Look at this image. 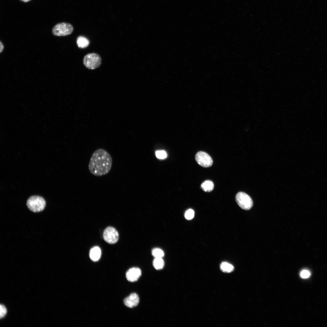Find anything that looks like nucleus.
Instances as JSON below:
<instances>
[{
    "label": "nucleus",
    "instance_id": "nucleus-1",
    "mask_svg": "<svg viewBox=\"0 0 327 327\" xmlns=\"http://www.w3.org/2000/svg\"><path fill=\"white\" fill-rule=\"evenodd\" d=\"M112 158L105 150L100 148L92 154L88 164V167L93 175L100 177L107 174L111 168Z\"/></svg>",
    "mask_w": 327,
    "mask_h": 327
},
{
    "label": "nucleus",
    "instance_id": "nucleus-2",
    "mask_svg": "<svg viewBox=\"0 0 327 327\" xmlns=\"http://www.w3.org/2000/svg\"><path fill=\"white\" fill-rule=\"evenodd\" d=\"M101 57L98 54L91 53L86 54L83 62L84 66L90 70H94L99 67L101 64Z\"/></svg>",
    "mask_w": 327,
    "mask_h": 327
},
{
    "label": "nucleus",
    "instance_id": "nucleus-3",
    "mask_svg": "<svg viewBox=\"0 0 327 327\" xmlns=\"http://www.w3.org/2000/svg\"><path fill=\"white\" fill-rule=\"evenodd\" d=\"M26 204L31 211L34 212H38L44 209L46 206V202L42 197L38 196H34L30 197L28 200Z\"/></svg>",
    "mask_w": 327,
    "mask_h": 327
},
{
    "label": "nucleus",
    "instance_id": "nucleus-4",
    "mask_svg": "<svg viewBox=\"0 0 327 327\" xmlns=\"http://www.w3.org/2000/svg\"><path fill=\"white\" fill-rule=\"evenodd\" d=\"M74 28L71 24L61 22L55 25L52 29L53 34L58 36H64L69 35L73 32Z\"/></svg>",
    "mask_w": 327,
    "mask_h": 327
},
{
    "label": "nucleus",
    "instance_id": "nucleus-5",
    "mask_svg": "<svg viewBox=\"0 0 327 327\" xmlns=\"http://www.w3.org/2000/svg\"><path fill=\"white\" fill-rule=\"evenodd\" d=\"M235 199L239 206L243 210H249L253 206V202L251 198L244 192H240L237 193Z\"/></svg>",
    "mask_w": 327,
    "mask_h": 327
},
{
    "label": "nucleus",
    "instance_id": "nucleus-6",
    "mask_svg": "<svg viewBox=\"0 0 327 327\" xmlns=\"http://www.w3.org/2000/svg\"><path fill=\"white\" fill-rule=\"evenodd\" d=\"M195 158L197 163L203 167H209L213 163L211 157L207 153L203 151L198 152L195 155Z\"/></svg>",
    "mask_w": 327,
    "mask_h": 327
},
{
    "label": "nucleus",
    "instance_id": "nucleus-7",
    "mask_svg": "<svg viewBox=\"0 0 327 327\" xmlns=\"http://www.w3.org/2000/svg\"><path fill=\"white\" fill-rule=\"evenodd\" d=\"M103 237L104 240L107 243L111 244H114L118 241L119 234L115 228L109 226L104 231Z\"/></svg>",
    "mask_w": 327,
    "mask_h": 327
},
{
    "label": "nucleus",
    "instance_id": "nucleus-8",
    "mask_svg": "<svg viewBox=\"0 0 327 327\" xmlns=\"http://www.w3.org/2000/svg\"><path fill=\"white\" fill-rule=\"evenodd\" d=\"M141 275V271L137 267H134L129 269L126 272V277L127 280L130 282L136 281Z\"/></svg>",
    "mask_w": 327,
    "mask_h": 327
},
{
    "label": "nucleus",
    "instance_id": "nucleus-9",
    "mask_svg": "<svg viewBox=\"0 0 327 327\" xmlns=\"http://www.w3.org/2000/svg\"><path fill=\"white\" fill-rule=\"evenodd\" d=\"M139 301V299L138 295L136 293H133L125 298L124 302L126 306L131 308L136 306Z\"/></svg>",
    "mask_w": 327,
    "mask_h": 327
},
{
    "label": "nucleus",
    "instance_id": "nucleus-10",
    "mask_svg": "<svg viewBox=\"0 0 327 327\" xmlns=\"http://www.w3.org/2000/svg\"><path fill=\"white\" fill-rule=\"evenodd\" d=\"M101 255V250L100 248L97 246H95L91 249L89 253V256L91 259L93 261H98L100 259Z\"/></svg>",
    "mask_w": 327,
    "mask_h": 327
},
{
    "label": "nucleus",
    "instance_id": "nucleus-11",
    "mask_svg": "<svg viewBox=\"0 0 327 327\" xmlns=\"http://www.w3.org/2000/svg\"><path fill=\"white\" fill-rule=\"evenodd\" d=\"M76 43L78 48H84L88 46L90 44V41L86 37L79 36L77 38Z\"/></svg>",
    "mask_w": 327,
    "mask_h": 327
},
{
    "label": "nucleus",
    "instance_id": "nucleus-12",
    "mask_svg": "<svg viewBox=\"0 0 327 327\" xmlns=\"http://www.w3.org/2000/svg\"><path fill=\"white\" fill-rule=\"evenodd\" d=\"M201 187L202 190L205 192H210L213 189L214 184L211 181L206 180L201 184Z\"/></svg>",
    "mask_w": 327,
    "mask_h": 327
},
{
    "label": "nucleus",
    "instance_id": "nucleus-13",
    "mask_svg": "<svg viewBox=\"0 0 327 327\" xmlns=\"http://www.w3.org/2000/svg\"><path fill=\"white\" fill-rule=\"evenodd\" d=\"M220 269L224 272H230L233 270L234 268L231 264L226 262H223L220 264Z\"/></svg>",
    "mask_w": 327,
    "mask_h": 327
},
{
    "label": "nucleus",
    "instance_id": "nucleus-14",
    "mask_svg": "<svg viewBox=\"0 0 327 327\" xmlns=\"http://www.w3.org/2000/svg\"><path fill=\"white\" fill-rule=\"evenodd\" d=\"M164 263L162 258H155L153 262V266L156 269H162L164 266Z\"/></svg>",
    "mask_w": 327,
    "mask_h": 327
},
{
    "label": "nucleus",
    "instance_id": "nucleus-15",
    "mask_svg": "<svg viewBox=\"0 0 327 327\" xmlns=\"http://www.w3.org/2000/svg\"><path fill=\"white\" fill-rule=\"evenodd\" d=\"M152 253L153 256L155 258H162L164 255V253L163 251L158 248H155L153 249Z\"/></svg>",
    "mask_w": 327,
    "mask_h": 327
},
{
    "label": "nucleus",
    "instance_id": "nucleus-16",
    "mask_svg": "<svg viewBox=\"0 0 327 327\" xmlns=\"http://www.w3.org/2000/svg\"><path fill=\"white\" fill-rule=\"evenodd\" d=\"M155 155L158 159H163L166 158L167 156L166 152L164 150H158L156 151Z\"/></svg>",
    "mask_w": 327,
    "mask_h": 327
},
{
    "label": "nucleus",
    "instance_id": "nucleus-17",
    "mask_svg": "<svg viewBox=\"0 0 327 327\" xmlns=\"http://www.w3.org/2000/svg\"><path fill=\"white\" fill-rule=\"evenodd\" d=\"M194 212L192 209H189L187 210L185 213V217L188 220H191L194 216Z\"/></svg>",
    "mask_w": 327,
    "mask_h": 327
},
{
    "label": "nucleus",
    "instance_id": "nucleus-18",
    "mask_svg": "<svg viewBox=\"0 0 327 327\" xmlns=\"http://www.w3.org/2000/svg\"><path fill=\"white\" fill-rule=\"evenodd\" d=\"M0 317L1 319L3 318L6 315L7 313V309L5 307L2 305H0Z\"/></svg>",
    "mask_w": 327,
    "mask_h": 327
},
{
    "label": "nucleus",
    "instance_id": "nucleus-19",
    "mask_svg": "<svg viewBox=\"0 0 327 327\" xmlns=\"http://www.w3.org/2000/svg\"><path fill=\"white\" fill-rule=\"evenodd\" d=\"M300 275L301 277L303 278H307L309 277L310 273L308 270H304L301 272Z\"/></svg>",
    "mask_w": 327,
    "mask_h": 327
},
{
    "label": "nucleus",
    "instance_id": "nucleus-20",
    "mask_svg": "<svg viewBox=\"0 0 327 327\" xmlns=\"http://www.w3.org/2000/svg\"><path fill=\"white\" fill-rule=\"evenodd\" d=\"M4 45H3V43H2V41H0V53H2V52L3 49H4Z\"/></svg>",
    "mask_w": 327,
    "mask_h": 327
},
{
    "label": "nucleus",
    "instance_id": "nucleus-21",
    "mask_svg": "<svg viewBox=\"0 0 327 327\" xmlns=\"http://www.w3.org/2000/svg\"><path fill=\"white\" fill-rule=\"evenodd\" d=\"M20 0V1H22V2H28L31 1V0Z\"/></svg>",
    "mask_w": 327,
    "mask_h": 327
}]
</instances>
